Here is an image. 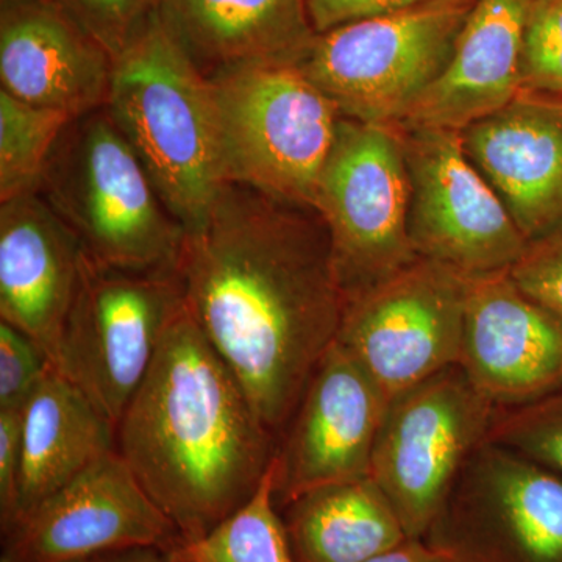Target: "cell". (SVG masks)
<instances>
[{
    "instance_id": "5bb4252c",
    "label": "cell",
    "mask_w": 562,
    "mask_h": 562,
    "mask_svg": "<svg viewBox=\"0 0 562 562\" xmlns=\"http://www.w3.org/2000/svg\"><path fill=\"white\" fill-rule=\"evenodd\" d=\"M425 539L483 562H562V475L484 442L472 486Z\"/></svg>"
},
{
    "instance_id": "277c9868",
    "label": "cell",
    "mask_w": 562,
    "mask_h": 562,
    "mask_svg": "<svg viewBox=\"0 0 562 562\" xmlns=\"http://www.w3.org/2000/svg\"><path fill=\"white\" fill-rule=\"evenodd\" d=\"M38 192L98 265L179 273L187 232L105 106L70 122Z\"/></svg>"
},
{
    "instance_id": "9a60e30c",
    "label": "cell",
    "mask_w": 562,
    "mask_h": 562,
    "mask_svg": "<svg viewBox=\"0 0 562 562\" xmlns=\"http://www.w3.org/2000/svg\"><path fill=\"white\" fill-rule=\"evenodd\" d=\"M458 366L497 408L562 390V319L509 271L469 277Z\"/></svg>"
},
{
    "instance_id": "7c38bea8",
    "label": "cell",
    "mask_w": 562,
    "mask_h": 562,
    "mask_svg": "<svg viewBox=\"0 0 562 562\" xmlns=\"http://www.w3.org/2000/svg\"><path fill=\"white\" fill-rule=\"evenodd\" d=\"M180 542L176 525L113 450L2 535L0 562H79L131 547L171 552Z\"/></svg>"
},
{
    "instance_id": "f546056e",
    "label": "cell",
    "mask_w": 562,
    "mask_h": 562,
    "mask_svg": "<svg viewBox=\"0 0 562 562\" xmlns=\"http://www.w3.org/2000/svg\"><path fill=\"white\" fill-rule=\"evenodd\" d=\"M22 409H0V530L20 517Z\"/></svg>"
},
{
    "instance_id": "f1b7e54d",
    "label": "cell",
    "mask_w": 562,
    "mask_h": 562,
    "mask_svg": "<svg viewBox=\"0 0 562 562\" xmlns=\"http://www.w3.org/2000/svg\"><path fill=\"white\" fill-rule=\"evenodd\" d=\"M509 273L520 290L562 319V235L528 244Z\"/></svg>"
},
{
    "instance_id": "9c48e42d",
    "label": "cell",
    "mask_w": 562,
    "mask_h": 562,
    "mask_svg": "<svg viewBox=\"0 0 562 562\" xmlns=\"http://www.w3.org/2000/svg\"><path fill=\"white\" fill-rule=\"evenodd\" d=\"M183 303L179 273L120 271L85 254L55 369L117 427Z\"/></svg>"
},
{
    "instance_id": "4fadbf2b",
    "label": "cell",
    "mask_w": 562,
    "mask_h": 562,
    "mask_svg": "<svg viewBox=\"0 0 562 562\" xmlns=\"http://www.w3.org/2000/svg\"><path fill=\"white\" fill-rule=\"evenodd\" d=\"M390 403L353 355L333 344L303 392L283 449L276 452L277 508L322 487L369 479Z\"/></svg>"
},
{
    "instance_id": "e0dca14e",
    "label": "cell",
    "mask_w": 562,
    "mask_h": 562,
    "mask_svg": "<svg viewBox=\"0 0 562 562\" xmlns=\"http://www.w3.org/2000/svg\"><path fill=\"white\" fill-rule=\"evenodd\" d=\"M114 58L50 0H0V90L70 117L103 109Z\"/></svg>"
},
{
    "instance_id": "d6986e66",
    "label": "cell",
    "mask_w": 562,
    "mask_h": 562,
    "mask_svg": "<svg viewBox=\"0 0 562 562\" xmlns=\"http://www.w3.org/2000/svg\"><path fill=\"white\" fill-rule=\"evenodd\" d=\"M535 0H475L452 58L398 127L461 132L512 102L520 88L525 25Z\"/></svg>"
},
{
    "instance_id": "83f0119b",
    "label": "cell",
    "mask_w": 562,
    "mask_h": 562,
    "mask_svg": "<svg viewBox=\"0 0 562 562\" xmlns=\"http://www.w3.org/2000/svg\"><path fill=\"white\" fill-rule=\"evenodd\" d=\"M27 335L0 322V409H22L50 368Z\"/></svg>"
},
{
    "instance_id": "ba28073f",
    "label": "cell",
    "mask_w": 562,
    "mask_h": 562,
    "mask_svg": "<svg viewBox=\"0 0 562 562\" xmlns=\"http://www.w3.org/2000/svg\"><path fill=\"white\" fill-rule=\"evenodd\" d=\"M495 413L460 366L392 398L371 476L408 538L425 539L439 522L461 465L486 442Z\"/></svg>"
},
{
    "instance_id": "603a6c76",
    "label": "cell",
    "mask_w": 562,
    "mask_h": 562,
    "mask_svg": "<svg viewBox=\"0 0 562 562\" xmlns=\"http://www.w3.org/2000/svg\"><path fill=\"white\" fill-rule=\"evenodd\" d=\"M279 460L273 454L254 495L198 541L180 542L176 562H295L290 536L276 505Z\"/></svg>"
},
{
    "instance_id": "d6a6232c",
    "label": "cell",
    "mask_w": 562,
    "mask_h": 562,
    "mask_svg": "<svg viewBox=\"0 0 562 562\" xmlns=\"http://www.w3.org/2000/svg\"><path fill=\"white\" fill-rule=\"evenodd\" d=\"M79 562H176L171 554L158 547H131L88 558Z\"/></svg>"
},
{
    "instance_id": "4dcf8cb0",
    "label": "cell",
    "mask_w": 562,
    "mask_h": 562,
    "mask_svg": "<svg viewBox=\"0 0 562 562\" xmlns=\"http://www.w3.org/2000/svg\"><path fill=\"white\" fill-rule=\"evenodd\" d=\"M435 0H305L314 32L324 33L351 22L390 16Z\"/></svg>"
},
{
    "instance_id": "5b68a950",
    "label": "cell",
    "mask_w": 562,
    "mask_h": 562,
    "mask_svg": "<svg viewBox=\"0 0 562 562\" xmlns=\"http://www.w3.org/2000/svg\"><path fill=\"white\" fill-rule=\"evenodd\" d=\"M209 79L225 183L314 210L341 113L299 66L247 65Z\"/></svg>"
},
{
    "instance_id": "d4e9b609",
    "label": "cell",
    "mask_w": 562,
    "mask_h": 562,
    "mask_svg": "<svg viewBox=\"0 0 562 562\" xmlns=\"http://www.w3.org/2000/svg\"><path fill=\"white\" fill-rule=\"evenodd\" d=\"M486 442L562 475V390L516 408H497Z\"/></svg>"
},
{
    "instance_id": "2e32d148",
    "label": "cell",
    "mask_w": 562,
    "mask_h": 562,
    "mask_svg": "<svg viewBox=\"0 0 562 562\" xmlns=\"http://www.w3.org/2000/svg\"><path fill=\"white\" fill-rule=\"evenodd\" d=\"M461 139L528 244L562 235L561 95L520 91Z\"/></svg>"
},
{
    "instance_id": "6da1fadb",
    "label": "cell",
    "mask_w": 562,
    "mask_h": 562,
    "mask_svg": "<svg viewBox=\"0 0 562 562\" xmlns=\"http://www.w3.org/2000/svg\"><path fill=\"white\" fill-rule=\"evenodd\" d=\"M184 305L272 435L338 338L344 294L317 211L225 183L187 233Z\"/></svg>"
},
{
    "instance_id": "1f68e13d",
    "label": "cell",
    "mask_w": 562,
    "mask_h": 562,
    "mask_svg": "<svg viewBox=\"0 0 562 562\" xmlns=\"http://www.w3.org/2000/svg\"><path fill=\"white\" fill-rule=\"evenodd\" d=\"M366 562H483L479 558L452 549L438 546L427 539L406 538L398 546Z\"/></svg>"
},
{
    "instance_id": "52a82bcc",
    "label": "cell",
    "mask_w": 562,
    "mask_h": 562,
    "mask_svg": "<svg viewBox=\"0 0 562 562\" xmlns=\"http://www.w3.org/2000/svg\"><path fill=\"white\" fill-rule=\"evenodd\" d=\"M409 177L397 125L339 121L317 187L344 301L419 260L408 235Z\"/></svg>"
},
{
    "instance_id": "8992f818",
    "label": "cell",
    "mask_w": 562,
    "mask_h": 562,
    "mask_svg": "<svg viewBox=\"0 0 562 562\" xmlns=\"http://www.w3.org/2000/svg\"><path fill=\"white\" fill-rule=\"evenodd\" d=\"M475 0H435L317 33L299 68L346 120L397 125L452 58Z\"/></svg>"
},
{
    "instance_id": "cb8c5ba5",
    "label": "cell",
    "mask_w": 562,
    "mask_h": 562,
    "mask_svg": "<svg viewBox=\"0 0 562 562\" xmlns=\"http://www.w3.org/2000/svg\"><path fill=\"white\" fill-rule=\"evenodd\" d=\"M74 117L0 90V203L38 192L52 155Z\"/></svg>"
},
{
    "instance_id": "3957f363",
    "label": "cell",
    "mask_w": 562,
    "mask_h": 562,
    "mask_svg": "<svg viewBox=\"0 0 562 562\" xmlns=\"http://www.w3.org/2000/svg\"><path fill=\"white\" fill-rule=\"evenodd\" d=\"M111 120L183 231H199L225 187L209 79L151 9L114 58Z\"/></svg>"
},
{
    "instance_id": "7a4b0ae2",
    "label": "cell",
    "mask_w": 562,
    "mask_h": 562,
    "mask_svg": "<svg viewBox=\"0 0 562 562\" xmlns=\"http://www.w3.org/2000/svg\"><path fill=\"white\" fill-rule=\"evenodd\" d=\"M273 441L183 303L117 424V453L191 542L249 501Z\"/></svg>"
},
{
    "instance_id": "ac0fdd59",
    "label": "cell",
    "mask_w": 562,
    "mask_h": 562,
    "mask_svg": "<svg viewBox=\"0 0 562 562\" xmlns=\"http://www.w3.org/2000/svg\"><path fill=\"white\" fill-rule=\"evenodd\" d=\"M83 247L40 192L0 205V317L57 364Z\"/></svg>"
},
{
    "instance_id": "7402d4cb",
    "label": "cell",
    "mask_w": 562,
    "mask_h": 562,
    "mask_svg": "<svg viewBox=\"0 0 562 562\" xmlns=\"http://www.w3.org/2000/svg\"><path fill=\"white\" fill-rule=\"evenodd\" d=\"M283 522L295 562H366L408 538L372 476L303 495Z\"/></svg>"
},
{
    "instance_id": "8fae6325",
    "label": "cell",
    "mask_w": 562,
    "mask_h": 562,
    "mask_svg": "<svg viewBox=\"0 0 562 562\" xmlns=\"http://www.w3.org/2000/svg\"><path fill=\"white\" fill-rule=\"evenodd\" d=\"M398 131L409 177L408 235L417 257L469 277L509 271L528 241L465 154L461 132Z\"/></svg>"
},
{
    "instance_id": "484cf974",
    "label": "cell",
    "mask_w": 562,
    "mask_h": 562,
    "mask_svg": "<svg viewBox=\"0 0 562 562\" xmlns=\"http://www.w3.org/2000/svg\"><path fill=\"white\" fill-rule=\"evenodd\" d=\"M522 91L562 98V0H535L525 25Z\"/></svg>"
},
{
    "instance_id": "ffe728a7",
    "label": "cell",
    "mask_w": 562,
    "mask_h": 562,
    "mask_svg": "<svg viewBox=\"0 0 562 562\" xmlns=\"http://www.w3.org/2000/svg\"><path fill=\"white\" fill-rule=\"evenodd\" d=\"M154 11L205 77L247 65L299 66L317 35L305 0H154Z\"/></svg>"
},
{
    "instance_id": "44dd1931",
    "label": "cell",
    "mask_w": 562,
    "mask_h": 562,
    "mask_svg": "<svg viewBox=\"0 0 562 562\" xmlns=\"http://www.w3.org/2000/svg\"><path fill=\"white\" fill-rule=\"evenodd\" d=\"M21 450L18 520L116 450V425L50 366L22 408Z\"/></svg>"
},
{
    "instance_id": "30bf717a",
    "label": "cell",
    "mask_w": 562,
    "mask_h": 562,
    "mask_svg": "<svg viewBox=\"0 0 562 562\" xmlns=\"http://www.w3.org/2000/svg\"><path fill=\"white\" fill-rule=\"evenodd\" d=\"M468 284L469 276L419 258L346 299L336 342L392 401L460 362Z\"/></svg>"
},
{
    "instance_id": "4316f807",
    "label": "cell",
    "mask_w": 562,
    "mask_h": 562,
    "mask_svg": "<svg viewBox=\"0 0 562 562\" xmlns=\"http://www.w3.org/2000/svg\"><path fill=\"white\" fill-rule=\"evenodd\" d=\"M116 58L154 9V0H50Z\"/></svg>"
}]
</instances>
